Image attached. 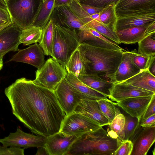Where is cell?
I'll use <instances>...</instances> for the list:
<instances>
[{
    "label": "cell",
    "instance_id": "cell-1",
    "mask_svg": "<svg viewBox=\"0 0 155 155\" xmlns=\"http://www.w3.org/2000/svg\"><path fill=\"white\" fill-rule=\"evenodd\" d=\"M5 93L13 115L32 133L47 137L60 132L66 114L54 91L21 78Z\"/></svg>",
    "mask_w": 155,
    "mask_h": 155
},
{
    "label": "cell",
    "instance_id": "cell-2",
    "mask_svg": "<svg viewBox=\"0 0 155 155\" xmlns=\"http://www.w3.org/2000/svg\"><path fill=\"white\" fill-rule=\"evenodd\" d=\"M121 142L111 137L101 127L81 136L66 155H113Z\"/></svg>",
    "mask_w": 155,
    "mask_h": 155
},
{
    "label": "cell",
    "instance_id": "cell-3",
    "mask_svg": "<svg viewBox=\"0 0 155 155\" xmlns=\"http://www.w3.org/2000/svg\"><path fill=\"white\" fill-rule=\"evenodd\" d=\"M78 48L90 61L88 74L104 76L109 80L120 63L124 51L96 47L84 42Z\"/></svg>",
    "mask_w": 155,
    "mask_h": 155
},
{
    "label": "cell",
    "instance_id": "cell-4",
    "mask_svg": "<svg viewBox=\"0 0 155 155\" xmlns=\"http://www.w3.org/2000/svg\"><path fill=\"white\" fill-rule=\"evenodd\" d=\"M81 43L76 30L55 22L51 57L63 67L65 68L71 56Z\"/></svg>",
    "mask_w": 155,
    "mask_h": 155
},
{
    "label": "cell",
    "instance_id": "cell-5",
    "mask_svg": "<svg viewBox=\"0 0 155 155\" xmlns=\"http://www.w3.org/2000/svg\"><path fill=\"white\" fill-rule=\"evenodd\" d=\"M43 0H9L6 3L12 23L21 30L32 26Z\"/></svg>",
    "mask_w": 155,
    "mask_h": 155
},
{
    "label": "cell",
    "instance_id": "cell-6",
    "mask_svg": "<svg viewBox=\"0 0 155 155\" xmlns=\"http://www.w3.org/2000/svg\"><path fill=\"white\" fill-rule=\"evenodd\" d=\"M67 72L63 67L52 58L48 59L35 72V84L54 91L66 76Z\"/></svg>",
    "mask_w": 155,
    "mask_h": 155
},
{
    "label": "cell",
    "instance_id": "cell-7",
    "mask_svg": "<svg viewBox=\"0 0 155 155\" xmlns=\"http://www.w3.org/2000/svg\"><path fill=\"white\" fill-rule=\"evenodd\" d=\"M101 127L88 117L73 112L66 115L60 132L68 135L81 136L95 130Z\"/></svg>",
    "mask_w": 155,
    "mask_h": 155
},
{
    "label": "cell",
    "instance_id": "cell-8",
    "mask_svg": "<svg viewBox=\"0 0 155 155\" xmlns=\"http://www.w3.org/2000/svg\"><path fill=\"white\" fill-rule=\"evenodd\" d=\"M54 92L66 115L73 112L82 100H88L71 86L64 78L57 86Z\"/></svg>",
    "mask_w": 155,
    "mask_h": 155
},
{
    "label": "cell",
    "instance_id": "cell-9",
    "mask_svg": "<svg viewBox=\"0 0 155 155\" xmlns=\"http://www.w3.org/2000/svg\"><path fill=\"white\" fill-rule=\"evenodd\" d=\"M47 137L25 133L17 127L16 131L11 133L7 137L0 139V142L5 147L24 149L44 147Z\"/></svg>",
    "mask_w": 155,
    "mask_h": 155
},
{
    "label": "cell",
    "instance_id": "cell-10",
    "mask_svg": "<svg viewBox=\"0 0 155 155\" xmlns=\"http://www.w3.org/2000/svg\"><path fill=\"white\" fill-rule=\"evenodd\" d=\"M115 10L117 17L155 12V0H120Z\"/></svg>",
    "mask_w": 155,
    "mask_h": 155
},
{
    "label": "cell",
    "instance_id": "cell-11",
    "mask_svg": "<svg viewBox=\"0 0 155 155\" xmlns=\"http://www.w3.org/2000/svg\"><path fill=\"white\" fill-rule=\"evenodd\" d=\"M80 136L59 132L47 137L44 147L48 155H66L73 143Z\"/></svg>",
    "mask_w": 155,
    "mask_h": 155
},
{
    "label": "cell",
    "instance_id": "cell-12",
    "mask_svg": "<svg viewBox=\"0 0 155 155\" xmlns=\"http://www.w3.org/2000/svg\"><path fill=\"white\" fill-rule=\"evenodd\" d=\"M51 18L55 22L66 28L78 31L89 28L68 6L55 8Z\"/></svg>",
    "mask_w": 155,
    "mask_h": 155
},
{
    "label": "cell",
    "instance_id": "cell-13",
    "mask_svg": "<svg viewBox=\"0 0 155 155\" xmlns=\"http://www.w3.org/2000/svg\"><path fill=\"white\" fill-rule=\"evenodd\" d=\"M45 55L44 51L39 44L36 43L26 48L19 50L8 61L28 64L38 69L45 61Z\"/></svg>",
    "mask_w": 155,
    "mask_h": 155
},
{
    "label": "cell",
    "instance_id": "cell-14",
    "mask_svg": "<svg viewBox=\"0 0 155 155\" xmlns=\"http://www.w3.org/2000/svg\"><path fill=\"white\" fill-rule=\"evenodd\" d=\"M140 128V125L132 141L130 155H146L155 141V126Z\"/></svg>",
    "mask_w": 155,
    "mask_h": 155
},
{
    "label": "cell",
    "instance_id": "cell-15",
    "mask_svg": "<svg viewBox=\"0 0 155 155\" xmlns=\"http://www.w3.org/2000/svg\"><path fill=\"white\" fill-rule=\"evenodd\" d=\"M137 51L136 49L131 51L123 52L121 60L116 71L109 81L114 83L122 82L137 74L140 71L134 64L133 58Z\"/></svg>",
    "mask_w": 155,
    "mask_h": 155
},
{
    "label": "cell",
    "instance_id": "cell-16",
    "mask_svg": "<svg viewBox=\"0 0 155 155\" xmlns=\"http://www.w3.org/2000/svg\"><path fill=\"white\" fill-rule=\"evenodd\" d=\"M155 94L154 92L122 82L114 83L108 97L117 102L130 98L153 96Z\"/></svg>",
    "mask_w": 155,
    "mask_h": 155
},
{
    "label": "cell",
    "instance_id": "cell-17",
    "mask_svg": "<svg viewBox=\"0 0 155 155\" xmlns=\"http://www.w3.org/2000/svg\"><path fill=\"white\" fill-rule=\"evenodd\" d=\"M21 30L12 23L0 31V57L11 51H18Z\"/></svg>",
    "mask_w": 155,
    "mask_h": 155
},
{
    "label": "cell",
    "instance_id": "cell-18",
    "mask_svg": "<svg viewBox=\"0 0 155 155\" xmlns=\"http://www.w3.org/2000/svg\"><path fill=\"white\" fill-rule=\"evenodd\" d=\"M81 43L85 42L96 47L125 51L117 44L106 38L95 30L88 28L78 31L77 33Z\"/></svg>",
    "mask_w": 155,
    "mask_h": 155
},
{
    "label": "cell",
    "instance_id": "cell-19",
    "mask_svg": "<svg viewBox=\"0 0 155 155\" xmlns=\"http://www.w3.org/2000/svg\"><path fill=\"white\" fill-rule=\"evenodd\" d=\"M73 112L88 117L101 126L110 124L108 120L101 110L96 100H81L75 107Z\"/></svg>",
    "mask_w": 155,
    "mask_h": 155
},
{
    "label": "cell",
    "instance_id": "cell-20",
    "mask_svg": "<svg viewBox=\"0 0 155 155\" xmlns=\"http://www.w3.org/2000/svg\"><path fill=\"white\" fill-rule=\"evenodd\" d=\"M153 96L127 98L117 102L116 103V105L121 107L130 115L140 120Z\"/></svg>",
    "mask_w": 155,
    "mask_h": 155
},
{
    "label": "cell",
    "instance_id": "cell-21",
    "mask_svg": "<svg viewBox=\"0 0 155 155\" xmlns=\"http://www.w3.org/2000/svg\"><path fill=\"white\" fill-rule=\"evenodd\" d=\"M117 18L114 29L115 31L149 24L155 21V12L134 14Z\"/></svg>",
    "mask_w": 155,
    "mask_h": 155
},
{
    "label": "cell",
    "instance_id": "cell-22",
    "mask_svg": "<svg viewBox=\"0 0 155 155\" xmlns=\"http://www.w3.org/2000/svg\"><path fill=\"white\" fill-rule=\"evenodd\" d=\"M90 64V61L78 48L71 56L65 68L67 72L77 77L88 73Z\"/></svg>",
    "mask_w": 155,
    "mask_h": 155
},
{
    "label": "cell",
    "instance_id": "cell-23",
    "mask_svg": "<svg viewBox=\"0 0 155 155\" xmlns=\"http://www.w3.org/2000/svg\"><path fill=\"white\" fill-rule=\"evenodd\" d=\"M81 81L91 88L109 97L114 83L99 75L87 74L77 77Z\"/></svg>",
    "mask_w": 155,
    "mask_h": 155
},
{
    "label": "cell",
    "instance_id": "cell-24",
    "mask_svg": "<svg viewBox=\"0 0 155 155\" xmlns=\"http://www.w3.org/2000/svg\"><path fill=\"white\" fill-rule=\"evenodd\" d=\"M150 24L131 27L115 32L121 43L125 44H135L138 43L147 35L145 34L146 30Z\"/></svg>",
    "mask_w": 155,
    "mask_h": 155
},
{
    "label": "cell",
    "instance_id": "cell-25",
    "mask_svg": "<svg viewBox=\"0 0 155 155\" xmlns=\"http://www.w3.org/2000/svg\"><path fill=\"white\" fill-rule=\"evenodd\" d=\"M66 79L71 86L88 100L97 101L107 98L106 96L89 87L71 73L67 72Z\"/></svg>",
    "mask_w": 155,
    "mask_h": 155
},
{
    "label": "cell",
    "instance_id": "cell-26",
    "mask_svg": "<svg viewBox=\"0 0 155 155\" xmlns=\"http://www.w3.org/2000/svg\"><path fill=\"white\" fill-rule=\"evenodd\" d=\"M122 82L155 92V77L149 72L148 69L140 71Z\"/></svg>",
    "mask_w": 155,
    "mask_h": 155
},
{
    "label": "cell",
    "instance_id": "cell-27",
    "mask_svg": "<svg viewBox=\"0 0 155 155\" xmlns=\"http://www.w3.org/2000/svg\"><path fill=\"white\" fill-rule=\"evenodd\" d=\"M55 0H46L42 2L32 26L43 28L51 18L55 9Z\"/></svg>",
    "mask_w": 155,
    "mask_h": 155
},
{
    "label": "cell",
    "instance_id": "cell-28",
    "mask_svg": "<svg viewBox=\"0 0 155 155\" xmlns=\"http://www.w3.org/2000/svg\"><path fill=\"white\" fill-rule=\"evenodd\" d=\"M55 23L53 19L51 18L43 28L41 38L39 45L46 55L51 56L52 55Z\"/></svg>",
    "mask_w": 155,
    "mask_h": 155
},
{
    "label": "cell",
    "instance_id": "cell-29",
    "mask_svg": "<svg viewBox=\"0 0 155 155\" xmlns=\"http://www.w3.org/2000/svg\"><path fill=\"white\" fill-rule=\"evenodd\" d=\"M43 31V28L31 26L21 30L20 37V44L24 45H29L40 41Z\"/></svg>",
    "mask_w": 155,
    "mask_h": 155
},
{
    "label": "cell",
    "instance_id": "cell-30",
    "mask_svg": "<svg viewBox=\"0 0 155 155\" xmlns=\"http://www.w3.org/2000/svg\"><path fill=\"white\" fill-rule=\"evenodd\" d=\"M125 118L121 113L117 114L109 125L110 129L107 132L114 138L121 141L124 140V127Z\"/></svg>",
    "mask_w": 155,
    "mask_h": 155
},
{
    "label": "cell",
    "instance_id": "cell-31",
    "mask_svg": "<svg viewBox=\"0 0 155 155\" xmlns=\"http://www.w3.org/2000/svg\"><path fill=\"white\" fill-rule=\"evenodd\" d=\"M86 25L117 44L121 43L115 31L107 25L95 20L88 22Z\"/></svg>",
    "mask_w": 155,
    "mask_h": 155
},
{
    "label": "cell",
    "instance_id": "cell-32",
    "mask_svg": "<svg viewBox=\"0 0 155 155\" xmlns=\"http://www.w3.org/2000/svg\"><path fill=\"white\" fill-rule=\"evenodd\" d=\"M138 43V54L150 56L155 55V32L147 35Z\"/></svg>",
    "mask_w": 155,
    "mask_h": 155
},
{
    "label": "cell",
    "instance_id": "cell-33",
    "mask_svg": "<svg viewBox=\"0 0 155 155\" xmlns=\"http://www.w3.org/2000/svg\"><path fill=\"white\" fill-rule=\"evenodd\" d=\"M99 107L104 116L107 118L110 124L115 116L120 112L115 106L116 103L107 98L101 99L97 101Z\"/></svg>",
    "mask_w": 155,
    "mask_h": 155
},
{
    "label": "cell",
    "instance_id": "cell-34",
    "mask_svg": "<svg viewBox=\"0 0 155 155\" xmlns=\"http://www.w3.org/2000/svg\"><path fill=\"white\" fill-rule=\"evenodd\" d=\"M115 5L114 3H111L104 8L99 13L100 22L113 30L117 18L115 12Z\"/></svg>",
    "mask_w": 155,
    "mask_h": 155
},
{
    "label": "cell",
    "instance_id": "cell-35",
    "mask_svg": "<svg viewBox=\"0 0 155 155\" xmlns=\"http://www.w3.org/2000/svg\"><path fill=\"white\" fill-rule=\"evenodd\" d=\"M125 118L124 140H132L140 126V120L129 115Z\"/></svg>",
    "mask_w": 155,
    "mask_h": 155
},
{
    "label": "cell",
    "instance_id": "cell-36",
    "mask_svg": "<svg viewBox=\"0 0 155 155\" xmlns=\"http://www.w3.org/2000/svg\"><path fill=\"white\" fill-rule=\"evenodd\" d=\"M155 55L148 56L138 54L136 52L133 58V61L135 65L140 71L148 69L149 65Z\"/></svg>",
    "mask_w": 155,
    "mask_h": 155
},
{
    "label": "cell",
    "instance_id": "cell-37",
    "mask_svg": "<svg viewBox=\"0 0 155 155\" xmlns=\"http://www.w3.org/2000/svg\"><path fill=\"white\" fill-rule=\"evenodd\" d=\"M133 148V143L130 140H124L114 152L113 155H130Z\"/></svg>",
    "mask_w": 155,
    "mask_h": 155
},
{
    "label": "cell",
    "instance_id": "cell-38",
    "mask_svg": "<svg viewBox=\"0 0 155 155\" xmlns=\"http://www.w3.org/2000/svg\"><path fill=\"white\" fill-rule=\"evenodd\" d=\"M120 0H85L81 3L98 8H104L110 4L116 5Z\"/></svg>",
    "mask_w": 155,
    "mask_h": 155
},
{
    "label": "cell",
    "instance_id": "cell-39",
    "mask_svg": "<svg viewBox=\"0 0 155 155\" xmlns=\"http://www.w3.org/2000/svg\"><path fill=\"white\" fill-rule=\"evenodd\" d=\"M24 148L0 146V155H24Z\"/></svg>",
    "mask_w": 155,
    "mask_h": 155
},
{
    "label": "cell",
    "instance_id": "cell-40",
    "mask_svg": "<svg viewBox=\"0 0 155 155\" xmlns=\"http://www.w3.org/2000/svg\"><path fill=\"white\" fill-rule=\"evenodd\" d=\"M155 94L153 95L150 103L142 116L140 119V122L143 120L155 114Z\"/></svg>",
    "mask_w": 155,
    "mask_h": 155
},
{
    "label": "cell",
    "instance_id": "cell-41",
    "mask_svg": "<svg viewBox=\"0 0 155 155\" xmlns=\"http://www.w3.org/2000/svg\"><path fill=\"white\" fill-rule=\"evenodd\" d=\"M140 125L142 127L155 126V114L151 116L140 122Z\"/></svg>",
    "mask_w": 155,
    "mask_h": 155
},
{
    "label": "cell",
    "instance_id": "cell-42",
    "mask_svg": "<svg viewBox=\"0 0 155 155\" xmlns=\"http://www.w3.org/2000/svg\"><path fill=\"white\" fill-rule=\"evenodd\" d=\"M0 19L6 21L11 20L10 15L7 10L0 8Z\"/></svg>",
    "mask_w": 155,
    "mask_h": 155
},
{
    "label": "cell",
    "instance_id": "cell-43",
    "mask_svg": "<svg viewBox=\"0 0 155 155\" xmlns=\"http://www.w3.org/2000/svg\"><path fill=\"white\" fill-rule=\"evenodd\" d=\"M73 0H55V8L61 6H69Z\"/></svg>",
    "mask_w": 155,
    "mask_h": 155
},
{
    "label": "cell",
    "instance_id": "cell-44",
    "mask_svg": "<svg viewBox=\"0 0 155 155\" xmlns=\"http://www.w3.org/2000/svg\"><path fill=\"white\" fill-rule=\"evenodd\" d=\"M155 32V21L149 25L146 29L145 34L146 35Z\"/></svg>",
    "mask_w": 155,
    "mask_h": 155
},
{
    "label": "cell",
    "instance_id": "cell-45",
    "mask_svg": "<svg viewBox=\"0 0 155 155\" xmlns=\"http://www.w3.org/2000/svg\"><path fill=\"white\" fill-rule=\"evenodd\" d=\"M155 57H154L151 62L148 69L149 72L155 76Z\"/></svg>",
    "mask_w": 155,
    "mask_h": 155
},
{
    "label": "cell",
    "instance_id": "cell-46",
    "mask_svg": "<svg viewBox=\"0 0 155 155\" xmlns=\"http://www.w3.org/2000/svg\"><path fill=\"white\" fill-rule=\"evenodd\" d=\"M48 155L45 147L38 148V150L36 155Z\"/></svg>",
    "mask_w": 155,
    "mask_h": 155
},
{
    "label": "cell",
    "instance_id": "cell-47",
    "mask_svg": "<svg viewBox=\"0 0 155 155\" xmlns=\"http://www.w3.org/2000/svg\"><path fill=\"white\" fill-rule=\"evenodd\" d=\"M12 23L11 20H10L5 24L0 25V31L8 25H10Z\"/></svg>",
    "mask_w": 155,
    "mask_h": 155
},
{
    "label": "cell",
    "instance_id": "cell-48",
    "mask_svg": "<svg viewBox=\"0 0 155 155\" xmlns=\"http://www.w3.org/2000/svg\"><path fill=\"white\" fill-rule=\"evenodd\" d=\"M0 8L8 11L6 3L4 0H0Z\"/></svg>",
    "mask_w": 155,
    "mask_h": 155
},
{
    "label": "cell",
    "instance_id": "cell-49",
    "mask_svg": "<svg viewBox=\"0 0 155 155\" xmlns=\"http://www.w3.org/2000/svg\"><path fill=\"white\" fill-rule=\"evenodd\" d=\"M3 58H0V71L3 68Z\"/></svg>",
    "mask_w": 155,
    "mask_h": 155
},
{
    "label": "cell",
    "instance_id": "cell-50",
    "mask_svg": "<svg viewBox=\"0 0 155 155\" xmlns=\"http://www.w3.org/2000/svg\"><path fill=\"white\" fill-rule=\"evenodd\" d=\"M8 22V21H6L4 20H2L1 19H0V25L5 24V23L6 22Z\"/></svg>",
    "mask_w": 155,
    "mask_h": 155
},
{
    "label": "cell",
    "instance_id": "cell-51",
    "mask_svg": "<svg viewBox=\"0 0 155 155\" xmlns=\"http://www.w3.org/2000/svg\"><path fill=\"white\" fill-rule=\"evenodd\" d=\"M75 0L81 3L85 0Z\"/></svg>",
    "mask_w": 155,
    "mask_h": 155
},
{
    "label": "cell",
    "instance_id": "cell-52",
    "mask_svg": "<svg viewBox=\"0 0 155 155\" xmlns=\"http://www.w3.org/2000/svg\"><path fill=\"white\" fill-rule=\"evenodd\" d=\"M5 3L7 2L9 0H4Z\"/></svg>",
    "mask_w": 155,
    "mask_h": 155
},
{
    "label": "cell",
    "instance_id": "cell-53",
    "mask_svg": "<svg viewBox=\"0 0 155 155\" xmlns=\"http://www.w3.org/2000/svg\"><path fill=\"white\" fill-rule=\"evenodd\" d=\"M46 0H43V2H44Z\"/></svg>",
    "mask_w": 155,
    "mask_h": 155
},
{
    "label": "cell",
    "instance_id": "cell-54",
    "mask_svg": "<svg viewBox=\"0 0 155 155\" xmlns=\"http://www.w3.org/2000/svg\"><path fill=\"white\" fill-rule=\"evenodd\" d=\"M2 58V57H0V58Z\"/></svg>",
    "mask_w": 155,
    "mask_h": 155
}]
</instances>
